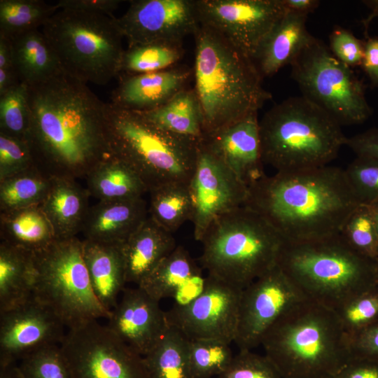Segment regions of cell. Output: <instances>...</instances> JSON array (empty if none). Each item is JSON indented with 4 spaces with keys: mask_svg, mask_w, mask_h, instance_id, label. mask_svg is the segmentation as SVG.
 <instances>
[{
    "mask_svg": "<svg viewBox=\"0 0 378 378\" xmlns=\"http://www.w3.org/2000/svg\"><path fill=\"white\" fill-rule=\"evenodd\" d=\"M27 86L26 141L36 167L50 177L86 178L111 155L106 103L63 71Z\"/></svg>",
    "mask_w": 378,
    "mask_h": 378,
    "instance_id": "cell-1",
    "label": "cell"
},
{
    "mask_svg": "<svg viewBox=\"0 0 378 378\" xmlns=\"http://www.w3.org/2000/svg\"><path fill=\"white\" fill-rule=\"evenodd\" d=\"M360 204L344 169L327 165L265 175L248 187L244 206L293 243L338 234Z\"/></svg>",
    "mask_w": 378,
    "mask_h": 378,
    "instance_id": "cell-2",
    "label": "cell"
},
{
    "mask_svg": "<svg viewBox=\"0 0 378 378\" xmlns=\"http://www.w3.org/2000/svg\"><path fill=\"white\" fill-rule=\"evenodd\" d=\"M193 75L204 138L258 110L272 99L254 62L214 29L194 34Z\"/></svg>",
    "mask_w": 378,
    "mask_h": 378,
    "instance_id": "cell-3",
    "label": "cell"
},
{
    "mask_svg": "<svg viewBox=\"0 0 378 378\" xmlns=\"http://www.w3.org/2000/svg\"><path fill=\"white\" fill-rule=\"evenodd\" d=\"M260 345L283 378L335 375L352 357L335 311L312 300L281 316Z\"/></svg>",
    "mask_w": 378,
    "mask_h": 378,
    "instance_id": "cell-4",
    "label": "cell"
},
{
    "mask_svg": "<svg viewBox=\"0 0 378 378\" xmlns=\"http://www.w3.org/2000/svg\"><path fill=\"white\" fill-rule=\"evenodd\" d=\"M341 127L303 96L288 97L259 120L262 162L276 172L327 166L346 144Z\"/></svg>",
    "mask_w": 378,
    "mask_h": 378,
    "instance_id": "cell-5",
    "label": "cell"
},
{
    "mask_svg": "<svg viewBox=\"0 0 378 378\" xmlns=\"http://www.w3.org/2000/svg\"><path fill=\"white\" fill-rule=\"evenodd\" d=\"M276 265L308 298L333 310L377 284L378 262L356 252L340 234L284 241Z\"/></svg>",
    "mask_w": 378,
    "mask_h": 378,
    "instance_id": "cell-6",
    "label": "cell"
},
{
    "mask_svg": "<svg viewBox=\"0 0 378 378\" xmlns=\"http://www.w3.org/2000/svg\"><path fill=\"white\" fill-rule=\"evenodd\" d=\"M105 111L111 155L130 166L148 192L170 183H190L200 141L169 132L141 113L110 102Z\"/></svg>",
    "mask_w": 378,
    "mask_h": 378,
    "instance_id": "cell-7",
    "label": "cell"
},
{
    "mask_svg": "<svg viewBox=\"0 0 378 378\" xmlns=\"http://www.w3.org/2000/svg\"><path fill=\"white\" fill-rule=\"evenodd\" d=\"M200 242L209 275L244 289L276 265L284 242L260 215L242 206L216 219Z\"/></svg>",
    "mask_w": 378,
    "mask_h": 378,
    "instance_id": "cell-8",
    "label": "cell"
},
{
    "mask_svg": "<svg viewBox=\"0 0 378 378\" xmlns=\"http://www.w3.org/2000/svg\"><path fill=\"white\" fill-rule=\"evenodd\" d=\"M42 32L69 76L104 85L119 75L124 37L114 15L59 10Z\"/></svg>",
    "mask_w": 378,
    "mask_h": 378,
    "instance_id": "cell-9",
    "label": "cell"
},
{
    "mask_svg": "<svg viewBox=\"0 0 378 378\" xmlns=\"http://www.w3.org/2000/svg\"><path fill=\"white\" fill-rule=\"evenodd\" d=\"M34 296L49 307L67 329L108 319V311L94 294L83 253V241L76 237L56 239L34 253Z\"/></svg>",
    "mask_w": 378,
    "mask_h": 378,
    "instance_id": "cell-10",
    "label": "cell"
},
{
    "mask_svg": "<svg viewBox=\"0 0 378 378\" xmlns=\"http://www.w3.org/2000/svg\"><path fill=\"white\" fill-rule=\"evenodd\" d=\"M290 66L302 96L341 126L360 124L371 116L363 83L321 40L313 36Z\"/></svg>",
    "mask_w": 378,
    "mask_h": 378,
    "instance_id": "cell-11",
    "label": "cell"
},
{
    "mask_svg": "<svg viewBox=\"0 0 378 378\" xmlns=\"http://www.w3.org/2000/svg\"><path fill=\"white\" fill-rule=\"evenodd\" d=\"M59 346L71 378H149L144 356L98 321L67 329Z\"/></svg>",
    "mask_w": 378,
    "mask_h": 378,
    "instance_id": "cell-12",
    "label": "cell"
},
{
    "mask_svg": "<svg viewBox=\"0 0 378 378\" xmlns=\"http://www.w3.org/2000/svg\"><path fill=\"white\" fill-rule=\"evenodd\" d=\"M310 300L276 265L242 289L234 342L252 350L284 314Z\"/></svg>",
    "mask_w": 378,
    "mask_h": 378,
    "instance_id": "cell-13",
    "label": "cell"
},
{
    "mask_svg": "<svg viewBox=\"0 0 378 378\" xmlns=\"http://www.w3.org/2000/svg\"><path fill=\"white\" fill-rule=\"evenodd\" d=\"M241 289L211 275L190 300L176 304L166 312L171 325L189 340L234 341Z\"/></svg>",
    "mask_w": 378,
    "mask_h": 378,
    "instance_id": "cell-14",
    "label": "cell"
},
{
    "mask_svg": "<svg viewBox=\"0 0 378 378\" xmlns=\"http://www.w3.org/2000/svg\"><path fill=\"white\" fill-rule=\"evenodd\" d=\"M199 23L217 31L253 59L286 13L282 0H195Z\"/></svg>",
    "mask_w": 378,
    "mask_h": 378,
    "instance_id": "cell-15",
    "label": "cell"
},
{
    "mask_svg": "<svg viewBox=\"0 0 378 378\" xmlns=\"http://www.w3.org/2000/svg\"><path fill=\"white\" fill-rule=\"evenodd\" d=\"M193 203L191 222L195 240L200 241L220 216L244 206L248 187L203 139L189 183Z\"/></svg>",
    "mask_w": 378,
    "mask_h": 378,
    "instance_id": "cell-16",
    "label": "cell"
},
{
    "mask_svg": "<svg viewBox=\"0 0 378 378\" xmlns=\"http://www.w3.org/2000/svg\"><path fill=\"white\" fill-rule=\"evenodd\" d=\"M128 46L150 43H182L200 23L195 0H134L116 18Z\"/></svg>",
    "mask_w": 378,
    "mask_h": 378,
    "instance_id": "cell-17",
    "label": "cell"
},
{
    "mask_svg": "<svg viewBox=\"0 0 378 378\" xmlns=\"http://www.w3.org/2000/svg\"><path fill=\"white\" fill-rule=\"evenodd\" d=\"M57 315L34 296L0 312V366L40 349L60 345L66 331Z\"/></svg>",
    "mask_w": 378,
    "mask_h": 378,
    "instance_id": "cell-18",
    "label": "cell"
},
{
    "mask_svg": "<svg viewBox=\"0 0 378 378\" xmlns=\"http://www.w3.org/2000/svg\"><path fill=\"white\" fill-rule=\"evenodd\" d=\"M108 321L110 330L143 356L157 344L169 326L160 302L139 286L123 290Z\"/></svg>",
    "mask_w": 378,
    "mask_h": 378,
    "instance_id": "cell-19",
    "label": "cell"
},
{
    "mask_svg": "<svg viewBox=\"0 0 378 378\" xmlns=\"http://www.w3.org/2000/svg\"><path fill=\"white\" fill-rule=\"evenodd\" d=\"M204 139L247 187L265 175L258 113L249 115Z\"/></svg>",
    "mask_w": 378,
    "mask_h": 378,
    "instance_id": "cell-20",
    "label": "cell"
},
{
    "mask_svg": "<svg viewBox=\"0 0 378 378\" xmlns=\"http://www.w3.org/2000/svg\"><path fill=\"white\" fill-rule=\"evenodd\" d=\"M192 71L186 67L147 74L123 75L112 92V104L136 112L153 110L186 88Z\"/></svg>",
    "mask_w": 378,
    "mask_h": 378,
    "instance_id": "cell-21",
    "label": "cell"
},
{
    "mask_svg": "<svg viewBox=\"0 0 378 378\" xmlns=\"http://www.w3.org/2000/svg\"><path fill=\"white\" fill-rule=\"evenodd\" d=\"M147 217L143 197L99 201L90 206L80 232L86 240L122 244Z\"/></svg>",
    "mask_w": 378,
    "mask_h": 378,
    "instance_id": "cell-22",
    "label": "cell"
},
{
    "mask_svg": "<svg viewBox=\"0 0 378 378\" xmlns=\"http://www.w3.org/2000/svg\"><path fill=\"white\" fill-rule=\"evenodd\" d=\"M176 246L172 233L148 216L121 244L127 283L139 286Z\"/></svg>",
    "mask_w": 378,
    "mask_h": 378,
    "instance_id": "cell-23",
    "label": "cell"
},
{
    "mask_svg": "<svg viewBox=\"0 0 378 378\" xmlns=\"http://www.w3.org/2000/svg\"><path fill=\"white\" fill-rule=\"evenodd\" d=\"M307 16L286 11L258 48L253 61L262 78L290 64L312 38L306 26Z\"/></svg>",
    "mask_w": 378,
    "mask_h": 378,
    "instance_id": "cell-24",
    "label": "cell"
},
{
    "mask_svg": "<svg viewBox=\"0 0 378 378\" xmlns=\"http://www.w3.org/2000/svg\"><path fill=\"white\" fill-rule=\"evenodd\" d=\"M83 253L93 291L111 312L127 284L121 244L84 239Z\"/></svg>",
    "mask_w": 378,
    "mask_h": 378,
    "instance_id": "cell-25",
    "label": "cell"
},
{
    "mask_svg": "<svg viewBox=\"0 0 378 378\" xmlns=\"http://www.w3.org/2000/svg\"><path fill=\"white\" fill-rule=\"evenodd\" d=\"M87 189L76 180L51 178L49 191L40 206L50 220L56 239L76 237L81 231L88 211Z\"/></svg>",
    "mask_w": 378,
    "mask_h": 378,
    "instance_id": "cell-26",
    "label": "cell"
},
{
    "mask_svg": "<svg viewBox=\"0 0 378 378\" xmlns=\"http://www.w3.org/2000/svg\"><path fill=\"white\" fill-rule=\"evenodd\" d=\"M204 279L190 255L182 246H177L137 286L158 301L176 297L183 289L201 290Z\"/></svg>",
    "mask_w": 378,
    "mask_h": 378,
    "instance_id": "cell-27",
    "label": "cell"
},
{
    "mask_svg": "<svg viewBox=\"0 0 378 378\" xmlns=\"http://www.w3.org/2000/svg\"><path fill=\"white\" fill-rule=\"evenodd\" d=\"M14 66L20 83L31 85L58 74V58L42 31L33 29L11 38Z\"/></svg>",
    "mask_w": 378,
    "mask_h": 378,
    "instance_id": "cell-28",
    "label": "cell"
},
{
    "mask_svg": "<svg viewBox=\"0 0 378 378\" xmlns=\"http://www.w3.org/2000/svg\"><path fill=\"white\" fill-rule=\"evenodd\" d=\"M1 241L32 253L56 239L52 225L40 205L0 211Z\"/></svg>",
    "mask_w": 378,
    "mask_h": 378,
    "instance_id": "cell-29",
    "label": "cell"
},
{
    "mask_svg": "<svg viewBox=\"0 0 378 378\" xmlns=\"http://www.w3.org/2000/svg\"><path fill=\"white\" fill-rule=\"evenodd\" d=\"M34 253L5 242L0 243V312L34 296Z\"/></svg>",
    "mask_w": 378,
    "mask_h": 378,
    "instance_id": "cell-30",
    "label": "cell"
},
{
    "mask_svg": "<svg viewBox=\"0 0 378 378\" xmlns=\"http://www.w3.org/2000/svg\"><path fill=\"white\" fill-rule=\"evenodd\" d=\"M90 194L99 201H119L143 197L148 188L126 162L110 155L86 177Z\"/></svg>",
    "mask_w": 378,
    "mask_h": 378,
    "instance_id": "cell-31",
    "label": "cell"
},
{
    "mask_svg": "<svg viewBox=\"0 0 378 378\" xmlns=\"http://www.w3.org/2000/svg\"><path fill=\"white\" fill-rule=\"evenodd\" d=\"M139 113L169 132L198 141L204 139L200 107L193 88H186L164 104Z\"/></svg>",
    "mask_w": 378,
    "mask_h": 378,
    "instance_id": "cell-32",
    "label": "cell"
},
{
    "mask_svg": "<svg viewBox=\"0 0 378 378\" xmlns=\"http://www.w3.org/2000/svg\"><path fill=\"white\" fill-rule=\"evenodd\" d=\"M144 358L149 378H194L189 358V339L171 325Z\"/></svg>",
    "mask_w": 378,
    "mask_h": 378,
    "instance_id": "cell-33",
    "label": "cell"
},
{
    "mask_svg": "<svg viewBox=\"0 0 378 378\" xmlns=\"http://www.w3.org/2000/svg\"><path fill=\"white\" fill-rule=\"evenodd\" d=\"M149 217L173 233L193 216L189 183H170L150 190Z\"/></svg>",
    "mask_w": 378,
    "mask_h": 378,
    "instance_id": "cell-34",
    "label": "cell"
},
{
    "mask_svg": "<svg viewBox=\"0 0 378 378\" xmlns=\"http://www.w3.org/2000/svg\"><path fill=\"white\" fill-rule=\"evenodd\" d=\"M51 178L36 166L0 181V211L41 205Z\"/></svg>",
    "mask_w": 378,
    "mask_h": 378,
    "instance_id": "cell-35",
    "label": "cell"
},
{
    "mask_svg": "<svg viewBox=\"0 0 378 378\" xmlns=\"http://www.w3.org/2000/svg\"><path fill=\"white\" fill-rule=\"evenodd\" d=\"M182 43H150L128 46L122 56L119 75L160 71L173 67L183 55Z\"/></svg>",
    "mask_w": 378,
    "mask_h": 378,
    "instance_id": "cell-36",
    "label": "cell"
},
{
    "mask_svg": "<svg viewBox=\"0 0 378 378\" xmlns=\"http://www.w3.org/2000/svg\"><path fill=\"white\" fill-rule=\"evenodd\" d=\"M55 4L41 0H1L0 34L11 38L38 29L57 12Z\"/></svg>",
    "mask_w": 378,
    "mask_h": 378,
    "instance_id": "cell-37",
    "label": "cell"
},
{
    "mask_svg": "<svg viewBox=\"0 0 378 378\" xmlns=\"http://www.w3.org/2000/svg\"><path fill=\"white\" fill-rule=\"evenodd\" d=\"M339 234L356 252L378 262V241L371 205L360 204L346 218Z\"/></svg>",
    "mask_w": 378,
    "mask_h": 378,
    "instance_id": "cell-38",
    "label": "cell"
},
{
    "mask_svg": "<svg viewBox=\"0 0 378 378\" xmlns=\"http://www.w3.org/2000/svg\"><path fill=\"white\" fill-rule=\"evenodd\" d=\"M233 356L227 342L213 339L189 340V358L194 378L218 377Z\"/></svg>",
    "mask_w": 378,
    "mask_h": 378,
    "instance_id": "cell-39",
    "label": "cell"
},
{
    "mask_svg": "<svg viewBox=\"0 0 378 378\" xmlns=\"http://www.w3.org/2000/svg\"><path fill=\"white\" fill-rule=\"evenodd\" d=\"M334 311L350 340L378 321V285L356 295Z\"/></svg>",
    "mask_w": 378,
    "mask_h": 378,
    "instance_id": "cell-40",
    "label": "cell"
},
{
    "mask_svg": "<svg viewBox=\"0 0 378 378\" xmlns=\"http://www.w3.org/2000/svg\"><path fill=\"white\" fill-rule=\"evenodd\" d=\"M29 125L28 86L20 82L0 95V133L26 140Z\"/></svg>",
    "mask_w": 378,
    "mask_h": 378,
    "instance_id": "cell-41",
    "label": "cell"
},
{
    "mask_svg": "<svg viewBox=\"0 0 378 378\" xmlns=\"http://www.w3.org/2000/svg\"><path fill=\"white\" fill-rule=\"evenodd\" d=\"M24 378H71L59 345L36 350L20 360Z\"/></svg>",
    "mask_w": 378,
    "mask_h": 378,
    "instance_id": "cell-42",
    "label": "cell"
},
{
    "mask_svg": "<svg viewBox=\"0 0 378 378\" xmlns=\"http://www.w3.org/2000/svg\"><path fill=\"white\" fill-rule=\"evenodd\" d=\"M349 183L361 204H378V160L356 156L344 169Z\"/></svg>",
    "mask_w": 378,
    "mask_h": 378,
    "instance_id": "cell-43",
    "label": "cell"
},
{
    "mask_svg": "<svg viewBox=\"0 0 378 378\" xmlns=\"http://www.w3.org/2000/svg\"><path fill=\"white\" fill-rule=\"evenodd\" d=\"M219 378H283L266 355L252 350H239Z\"/></svg>",
    "mask_w": 378,
    "mask_h": 378,
    "instance_id": "cell-44",
    "label": "cell"
},
{
    "mask_svg": "<svg viewBox=\"0 0 378 378\" xmlns=\"http://www.w3.org/2000/svg\"><path fill=\"white\" fill-rule=\"evenodd\" d=\"M34 166L26 140L0 133V181Z\"/></svg>",
    "mask_w": 378,
    "mask_h": 378,
    "instance_id": "cell-45",
    "label": "cell"
},
{
    "mask_svg": "<svg viewBox=\"0 0 378 378\" xmlns=\"http://www.w3.org/2000/svg\"><path fill=\"white\" fill-rule=\"evenodd\" d=\"M328 48L333 55L346 66L351 68L360 66L364 41L357 38L350 30L335 26L329 36Z\"/></svg>",
    "mask_w": 378,
    "mask_h": 378,
    "instance_id": "cell-46",
    "label": "cell"
},
{
    "mask_svg": "<svg viewBox=\"0 0 378 378\" xmlns=\"http://www.w3.org/2000/svg\"><path fill=\"white\" fill-rule=\"evenodd\" d=\"M335 378H378V358L352 356Z\"/></svg>",
    "mask_w": 378,
    "mask_h": 378,
    "instance_id": "cell-47",
    "label": "cell"
},
{
    "mask_svg": "<svg viewBox=\"0 0 378 378\" xmlns=\"http://www.w3.org/2000/svg\"><path fill=\"white\" fill-rule=\"evenodd\" d=\"M18 83L10 40L0 34V95Z\"/></svg>",
    "mask_w": 378,
    "mask_h": 378,
    "instance_id": "cell-48",
    "label": "cell"
},
{
    "mask_svg": "<svg viewBox=\"0 0 378 378\" xmlns=\"http://www.w3.org/2000/svg\"><path fill=\"white\" fill-rule=\"evenodd\" d=\"M352 356L378 358V321L350 339Z\"/></svg>",
    "mask_w": 378,
    "mask_h": 378,
    "instance_id": "cell-49",
    "label": "cell"
},
{
    "mask_svg": "<svg viewBox=\"0 0 378 378\" xmlns=\"http://www.w3.org/2000/svg\"><path fill=\"white\" fill-rule=\"evenodd\" d=\"M121 2L120 0H59L55 5L59 10L103 13L113 16V12Z\"/></svg>",
    "mask_w": 378,
    "mask_h": 378,
    "instance_id": "cell-50",
    "label": "cell"
},
{
    "mask_svg": "<svg viewBox=\"0 0 378 378\" xmlns=\"http://www.w3.org/2000/svg\"><path fill=\"white\" fill-rule=\"evenodd\" d=\"M345 145L350 148L356 156L378 160V128H372L347 137Z\"/></svg>",
    "mask_w": 378,
    "mask_h": 378,
    "instance_id": "cell-51",
    "label": "cell"
},
{
    "mask_svg": "<svg viewBox=\"0 0 378 378\" xmlns=\"http://www.w3.org/2000/svg\"><path fill=\"white\" fill-rule=\"evenodd\" d=\"M364 53L360 64L371 85L378 86V38L365 35Z\"/></svg>",
    "mask_w": 378,
    "mask_h": 378,
    "instance_id": "cell-52",
    "label": "cell"
},
{
    "mask_svg": "<svg viewBox=\"0 0 378 378\" xmlns=\"http://www.w3.org/2000/svg\"><path fill=\"white\" fill-rule=\"evenodd\" d=\"M282 2L286 11L306 16L320 4L318 0H282Z\"/></svg>",
    "mask_w": 378,
    "mask_h": 378,
    "instance_id": "cell-53",
    "label": "cell"
},
{
    "mask_svg": "<svg viewBox=\"0 0 378 378\" xmlns=\"http://www.w3.org/2000/svg\"><path fill=\"white\" fill-rule=\"evenodd\" d=\"M363 4L370 10V13L366 18L362 20L365 28V34L368 35V29L373 19L378 18V0H365Z\"/></svg>",
    "mask_w": 378,
    "mask_h": 378,
    "instance_id": "cell-54",
    "label": "cell"
},
{
    "mask_svg": "<svg viewBox=\"0 0 378 378\" xmlns=\"http://www.w3.org/2000/svg\"><path fill=\"white\" fill-rule=\"evenodd\" d=\"M0 378H24L19 365L13 363L0 366Z\"/></svg>",
    "mask_w": 378,
    "mask_h": 378,
    "instance_id": "cell-55",
    "label": "cell"
},
{
    "mask_svg": "<svg viewBox=\"0 0 378 378\" xmlns=\"http://www.w3.org/2000/svg\"><path fill=\"white\" fill-rule=\"evenodd\" d=\"M373 211L374 220L375 223L377 237L378 241V204L375 205H371Z\"/></svg>",
    "mask_w": 378,
    "mask_h": 378,
    "instance_id": "cell-56",
    "label": "cell"
},
{
    "mask_svg": "<svg viewBox=\"0 0 378 378\" xmlns=\"http://www.w3.org/2000/svg\"><path fill=\"white\" fill-rule=\"evenodd\" d=\"M300 378H335V376L332 374H322V375L311 376V377H300Z\"/></svg>",
    "mask_w": 378,
    "mask_h": 378,
    "instance_id": "cell-57",
    "label": "cell"
},
{
    "mask_svg": "<svg viewBox=\"0 0 378 378\" xmlns=\"http://www.w3.org/2000/svg\"><path fill=\"white\" fill-rule=\"evenodd\" d=\"M377 285H378V267H377Z\"/></svg>",
    "mask_w": 378,
    "mask_h": 378,
    "instance_id": "cell-58",
    "label": "cell"
}]
</instances>
